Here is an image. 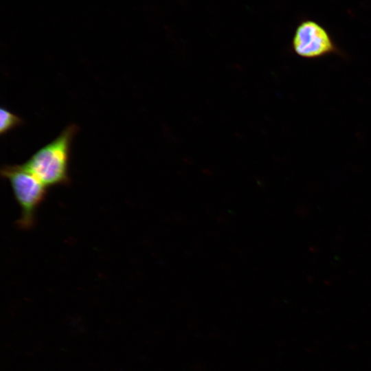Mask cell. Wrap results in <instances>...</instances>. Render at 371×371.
<instances>
[{
    "label": "cell",
    "instance_id": "6da1fadb",
    "mask_svg": "<svg viewBox=\"0 0 371 371\" xmlns=\"http://www.w3.org/2000/svg\"><path fill=\"white\" fill-rule=\"evenodd\" d=\"M78 131L75 124L68 125L23 164L47 188L67 185L71 144Z\"/></svg>",
    "mask_w": 371,
    "mask_h": 371
},
{
    "label": "cell",
    "instance_id": "7a4b0ae2",
    "mask_svg": "<svg viewBox=\"0 0 371 371\" xmlns=\"http://www.w3.org/2000/svg\"><path fill=\"white\" fill-rule=\"evenodd\" d=\"M1 175L8 181L20 207L19 226L25 229L32 228L37 210L47 194V187L23 164L5 165L1 169Z\"/></svg>",
    "mask_w": 371,
    "mask_h": 371
},
{
    "label": "cell",
    "instance_id": "3957f363",
    "mask_svg": "<svg viewBox=\"0 0 371 371\" xmlns=\"http://www.w3.org/2000/svg\"><path fill=\"white\" fill-rule=\"evenodd\" d=\"M291 45L298 56L306 59H317L331 54H342L325 27L311 19L302 20L298 24Z\"/></svg>",
    "mask_w": 371,
    "mask_h": 371
},
{
    "label": "cell",
    "instance_id": "277c9868",
    "mask_svg": "<svg viewBox=\"0 0 371 371\" xmlns=\"http://www.w3.org/2000/svg\"><path fill=\"white\" fill-rule=\"evenodd\" d=\"M23 123L21 117L5 106L0 109V133L3 135Z\"/></svg>",
    "mask_w": 371,
    "mask_h": 371
}]
</instances>
